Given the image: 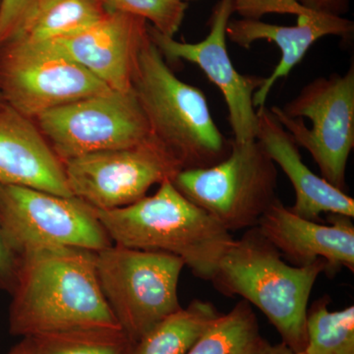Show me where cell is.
I'll use <instances>...</instances> for the list:
<instances>
[{
    "instance_id": "277c9868",
    "label": "cell",
    "mask_w": 354,
    "mask_h": 354,
    "mask_svg": "<svg viewBox=\"0 0 354 354\" xmlns=\"http://www.w3.org/2000/svg\"><path fill=\"white\" fill-rule=\"evenodd\" d=\"M132 90L153 136L183 169L209 167L230 155L232 140L214 121L204 92L174 73L150 36L140 50Z\"/></svg>"
},
{
    "instance_id": "30bf717a",
    "label": "cell",
    "mask_w": 354,
    "mask_h": 354,
    "mask_svg": "<svg viewBox=\"0 0 354 354\" xmlns=\"http://www.w3.org/2000/svg\"><path fill=\"white\" fill-rule=\"evenodd\" d=\"M32 120L62 162L129 148L153 136L133 90L78 100L44 111Z\"/></svg>"
},
{
    "instance_id": "3957f363",
    "label": "cell",
    "mask_w": 354,
    "mask_h": 354,
    "mask_svg": "<svg viewBox=\"0 0 354 354\" xmlns=\"http://www.w3.org/2000/svg\"><path fill=\"white\" fill-rule=\"evenodd\" d=\"M325 271L327 264L323 260L304 267L288 265L256 227L230 244L211 281L223 295H239L255 305L278 330L283 344L304 353L310 295Z\"/></svg>"
},
{
    "instance_id": "f546056e",
    "label": "cell",
    "mask_w": 354,
    "mask_h": 354,
    "mask_svg": "<svg viewBox=\"0 0 354 354\" xmlns=\"http://www.w3.org/2000/svg\"><path fill=\"white\" fill-rule=\"evenodd\" d=\"M4 104L3 99H2L1 94H0V106Z\"/></svg>"
},
{
    "instance_id": "9c48e42d",
    "label": "cell",
    "mask_w": 354,
    "mask_h": 354,
    "mask_svg": "<svg viewBox=\"0 0 354 354\" xmlns=\"http://www.w3.org/2000/svg\"><path fill=\"white\" fill-rule=\"evenodd\" d=\"M0 225L9 248L23 254L51 247L99 252L113 244L95 209L75 196L0 185Z\"/></svg>"
},
{
    "instance_id": "7a4b0ae2",
    "label": "cell",
    "mask_w": 354,
    "mask_h": 354,
    "mask_svg": "<svg viewBox=\"0 0 354 354\" xmlns=\"http://www.w3.org/2000/svg\"><path fill=\"white\" fill-rule=\"evenodd\" d=\"M94 209L115 245L176 255L207 281L213 279L218 261L234 241L232 232L184 196L172 180L128 206Z\"/></svg>"
},
{
    "instance_id": "ac0fdd59",
    "label": "cell",
    "mask_w": 354,
    "mask_h": 354,
    "mask_svg": "<svg viewBox=\"0 0 354 354\" xmlns=\"http://www.w3.org/2000/svg\"><path fill=\"white\" fill-rule=\"evenodd\" d=\"M109 11L104 0H36L8 41L64 38L95 24Z\"/></svg>"
},
{
    "instance_id": "9a60e30c",
    "label": "cell",
    "mask_w": 354,
    "mask_h": 354,
    "mask_svg": "<svg viewBox=\"0 0 354 354\" xmlns=\"http://www.w3.org/2000/svg\"><path fill=\"white\" fill-rule=\"evenodd\" d=\"M0 185L73 196L62 160L36 123L6 102L0 106Z\"/></svg>"
},
{
    "instance_id": "2e32d148",
    "label": "cell",
    "mask_w": 354,
    "mask_h": 354,
    "mask_svg": "<svg viewBox=\"0 0 354 354\" xmlns=\"http://www.w3.org/2000/svg\"><path fill=\"white\" fill-rule=\"evenodd\" d=\"M257 109L256 139L292 184L295 202L291 211L306 220L318 221L322 214L353 218L354 200L304 164L290 132L265 106Z\"/></svg>"
},
{
    "instance_id": "d4e9b609",
    "label": "cell",
    "mask_w": 354,
    "mask_h": 354,
    "mask_svg": "<svg viewBox=\"0 0 354 354\" xmlns=\"http://www.w3.org/2000/svg\"><path fill=\"white\" fill-rule=\"evenodd\" d=\"M36 0H0V46L6 43Z\"/></svg>"
},
{
    "instance_id": "e0dca14e",
    "label": "cell",
    "mask_w": 354,
    "mask_h": 354,
    "mask_svg": "<svg viewBox=\"0 0 354 354\" xmlns=\"http://www.w3.org/2000/svg\"><path fill=\"white\" fill-rule=\"evenodd\" d=\"M353 21L339 16L314 13L299 16L295 26L268 24L261 20H230L227 38L242 48H250L258 41H272L281 50V57L272 73L264 78L262 85L254 93V108L265 106L268 95L279 79L288 76L291 70L305 57L318 39L337 36L344 39L353 37Z\"/></svg>"
},
{
    "instance_id": "8992f818",
    "label": "cell",
    "mask_w": 354,
    "mask_h": 354,
    "mask_svg": "<svg viewBox=\"0 0 354 354\" xmlns=\"http://www.w3.org/2000/svg\"><path fill=\"white\" fill-rule=\"evenodd\" d=\"M171 254L111 244L95 252L102 293L123 332L136 342L181 308L178 281L184 267Z\"/></svg>"
},
{
    "instance_id": "ffe728a7",
    "label": "cell",
    "mask_w": 354,
    "mask_h": 354,
    "mask_svg": "<svg viewBox=\"0 0 354 354\" xmlns=\"http://www.w3.org/2000/svg\"><path fill=\"white\" fill-rule=\"evenodd\" d=\"M267 344L252 307L242 299L220 314L187 354H261Z\"/></svg>"
},
{
    "instance_id": "4dcf8cb0",
    "label": "cell",
    "mask_w": 354,
    "mask_h": 354,
    "mask_svg": "<svg viewBox=\"0 0 354 354\" xmlns=\"http://www.w3.org/2000/svg\"><path fill=\"white\" fill-rule=\"evenodd\" d=\"M181 1L186 2V3H187L188 1H196V0H181Z\"/></svg>"
},
{
    "instance_id": "ba28073f",
    "label": "cell",
    "mask_w": 354,
    "mask_h": 354,
    "mask_svg": "<svg viewBox=\"0 0 354 354\" xmlns=\"http://www.w3.org/2000/svg\"><path fill=\"white\" fill-rule=\"evenodd\" d=\"M111 92L55 41H8L0 46V94L31 120L57 106Z\"/></svg>"
},
{
    "instance_id": "44dd1931",
    "label": "cell",
    "mask_w": 354,
    "mask_h": 354,
    "mask_svg": "<svg viewBox=\"0 0 354 354\" xmlns=\"http://www.w3.org/2000/svg\"><path fill=\"white\" fill-rule=\"evenodd\" d=\"M324 295L307 310L304 354H354V306L330 311Z\"/></svg>"
},
{
    "instance_id": "5bb4252c",
    "label": "cell",
    "mask_w": 354,
    "mask_h": 354,
    "mask_svg": "<svg viewBox=\"0 0 354 354\" xmlns=\"http://www.w3.org/2000/svg\"><path fill=\"white\" fill-rule=\"evenodd\" d=\"M330 225H322L293 213L277 198L260 218L257 227L291 265L304 267L325 261L327 270L348 268L354 271L353 218L328 215Z\"/></svg>"
},
{
    "instance_id": "6da1fadb",
    "label": "cell",
    "mask_w": 354,
    "mask_h": 354,
    "mask_svg": "<svg viewBox=\"0 0 354 354\" xmlns=\"http://www.w3.org/2000/svg\"><path fill=\"white\" fill-rule=\"evenodd\" d=\"M11 295L9 332L23 339L121 329L100 286L94 251L51 247L23 254Z\"/></svg>"
},
{
    "instance_id": "7c38bea8",
    "label": "cell",
    "mask_w": 354,
    "mask_h": 354,
    "mask_svg": "<svg viewBox=\"0 0 354 354\" xmlns=\"http://www.w3.org/2000/svg\"><path fill=\"white\" fill-rule=\"evenodd\" d=\"M234 13L232 0H220L209 19V32L199 43L189 44L165 36L149 24L150 39L165 60H185L196 64L220 88L228 109V120L234 140L245 142L256 139L257 109L254 108V93L264 78L245 76L235 69L227 46V27Z\"/></svg>"
},
{
    "instance_id": "4316f807",
    "label": "cell",
    "mask_w": 354,
    "mask_h": 354,
    "mask_svg": "<svg viewBox=\"0 0 354 354\" xmlns=\"http://www.w3.org/2000/svg\"><path fill=\"white\" fill-rule=\"evenodd\" d=\"M313 12L342 17L349 10V0H295Z\"/></svg>"
},
{
    "instance_id": "52a82bcc",
    "label": "cell",
    "mask_w": 354,
    "mask_h": 354,
    "mask_svg": "<svg viewBox=\"0 0 354 354\" xmlns=\"http://www.w3.org/2000/svg\"><path fill=\"white\" fill-rule=\"evenodd\" d=\"M298 147L314 158L321 176L344 191L354 148V64L344 75L318 77L283 108L270 109Z\"/></svg>"
},
{
    "instance_id": "603a6c76",
    "label": "cell",
    "mask_w": 354,
    "mask_h": 354,
    "mask_svg": "<svg viewBox=\"0 0 354 354\" xmlns=\"http://www.w3.org/2000/svg\"><path fill=\"white\" fill-rule=\"evenodd\" d=\"M111 10L145 19L165 36H176L185 17L187 3L181 0H104Z\"/></svg>"
},
{
    "instance_id": "8fae6325",
    "label": "cell",
    "mask_w": 354,
    "mask_h": 354,
    "mask_svg": "<svg viewBox=\"0 0 354 354\" xmlns=\"http://www.w3.org/2000/svg\"><path fill=\"white\" fill-rule=\"evenodd\" d=\"M72 195L95 209L128 206L155 184L174 180L183 165L152 136L138 145L88 153L62 162Z\"/></svg>"
},
{
    "instance_id": "4fadbf2b",
    "label": "cell",
    "mask_w": 354,
    "mask_h": 354,
    "mask_svg": "<svg viewBox=\"0 0 354 354\" xmlns=\"http://www.w3.org/2000/svg\"><path fill=\"white\" fill-rule=\"evenodd\" d=\"M148 26L138 16L111 10L87 29L53 41L111 90L127 93L132 91L139 53L149 38Z\"/></svg>"
},
{
    "instance_id": "d6986e66",
    "label": "cell",
    "mask_w": 354,
    "mask_h": 354,
    "mask_svg": "<svg viewBox=\"0 0 354 354\" xmlns=\"http://www.w3.org/2000/svg\"><path fill=\"white\" fill-rule=\"evenodd\" d=\"M220 314L211 302L194 300L149 330L130 354H187Z\"/></svg>"
},
{
    "instance_id": "cb8c5ba5",
    "label": "cell",
    "mask_w": 354,
    "mask_h": 354,
    "mask_svg": "<svg viewBox=\"0 0 354 354\" xmlns=\"http://www.w3.org/2000/svg\"><path fill=\"white\" fill-rule=\"evenodd\" d=\"M234 13L244 19L261 20L267 14H291L299 16L316 13L304 8L295 0H232Z\"/></svg>"
},
{
    "instance_id": "7402d4cb",
    "label": "cell",
    "mask_w": 354,
    "mask_h": 354,
    "mask_svg": "<svg viewBox=\"0 0 354 354\" xmlns=\"http://www.w3.org/2000/svg\"><path fill=\"white\" fill-rule=\"evenodd\" d=\"M30 339L36 354H130L135 344L121 329L71 330Z\"/></svg>"
},
{
    "instance_id": "5b68a950",
    "label": "cell",
    "mask_w": 354,
    "mask_h": 354,
    "mask_svg": "<svg viewBox=\"0 0 354 354\" xmlns=\"http://www.w3.org/2000/svg\"><path fill=\"white\" fill-rule=\"evenodd\" d=\"M172 183L230 232L257 227L278 198V169L257 139H232L225 160L205 169H183Z\"/></svg>"
},
{
    "instance_id": "f1b7e54d",
    "label": "cell",
    "mask_w": 354,
    "mask_h": 354,
    "mask_svg": "<svg viewBox=\"0 0 354 354\" xmlns=\"http://www.w3.org/2000/svg\"><path fill=\"white\" fill-rule=\"evenodd\" d=\"M261 354H304L295 353L292 349L286 346L283 342L281 344H276V346H271V344L268 342L267 346H265V348L263 349L262 353Z\"/></svg>"
},
{
    "instance_id": "484cf974",
    "label": "cell",
    "mask_w": 354,
    "mask_h": 354,
    "mask_svg": "<svg viewBox=\"0 0 354 354\" xmlns=\"http://www.w3.org/2000/svg\"><path fill=\"white\" fill-rule=\"evenodd\" d=\"M18 259L9 248L0 225V288L12 292L17 274Z\"/></svg>"
},
{
    "instance_id": "83f0119b",
    "label": "cell",
    "mask_w": 354,
    "mask_h": 354,
    "mask_svg": "<svg viewBox=\"0 0 354 354\" xmlns=\"http://www.w3.org/2000/svg\"><path fill=\"white\" fill-rule=\"evenodd\" d=\"M8 354H36V351H35L32 339H30V337H24L19 344H16V346L9 351Z\"/></svg>"
}]
</instances>
